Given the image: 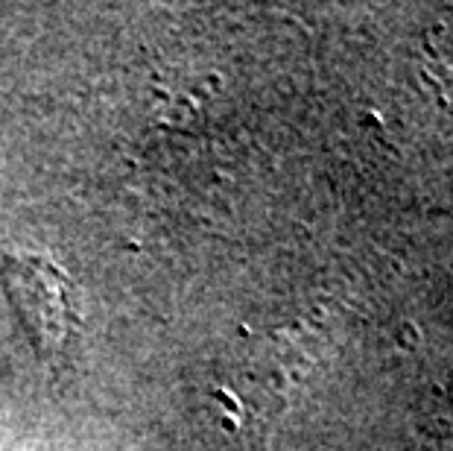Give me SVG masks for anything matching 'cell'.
Wrapping results in <instances>:
<instances>
[{
  "mask_svg": "<svg viewBox=\"0 0 453 451\" xmlns=\"http://www.w3.org/2000/svg\"><path fill=\"white\" fill-rule=\"evenodd\" d=\"M4 284L33 343L44 349L65 346L76 323L67 278L38 258H15L4 267Z\"/></svg>",
  "mask_w": 453,
  "mask_h": 451,
  "instance_id": "6da1fadb",
  "label": "cell"
}]
</instances>
